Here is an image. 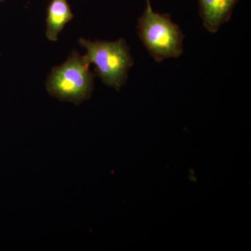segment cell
<instances>
[{"label":"cell","instance_id":"cell-6","mask_svg":"<svg viewBox=\"0 0 251 251\" xmlns=\"http://www.w3.org/2000/svg\"><path fill=\"white\" fill-rule=\"evenodd\" d=\"M4 0H0V1H4Z\"/></svg>","mask_w":251,"mask_h":251},{"label":"cell","instance_id":"cell-3","mask_svg":"<svg viewBox=\"0 0 251 251\" xmlns=\"http://www.w3.org/2000/svg\"><path fill=\"white\" fill-rule=\"evenodd\" d=\"M95 76L85 57L74 51L62 65L52 69L46 89L52 97L62 101L79 105L92 96Z\"/></svg>","mask_w":251,"mask_h":251},{"label":"cell","instance_id":"cell-4","mask_svg":"<svg viewBox=\"0 0 251 251\" xmlns=\"http://www.w3.org/2000/svg\"><path fill=\"white\" fill-rule=\"evenodd\" d=\"M239 0H199L200 16L208 31L216 33L232 17Z\"/></svg>","mask_w":251,"mask_h":251},{"label":"cell","instance_id":"cell-2","mask_svg":"<svg viewBox=\"0 0 251 251\" xmlns=\"http://www.w3.org/2000/svg\"><path fill=\"white\" fill-rule=\"evenodd\" d=\"M79 44L87 50L84 56L86 60L95 66V75L105 85L120 91L125 85L128 71L134 64L129 46L125 39L91 41L81 38Z\"/></svg>","mask_w":251,"mask_h":251},{"label":"cell","instance_id":"cell-1","mask_svg":"<svg viewBox=\"0 0 251 251\" xmlns=\"http://www.w3.org/2000/svg\"><path fill=\"white\" fill-rule=\"evenodd\" d=\"M138 33L149 53L156 62L166 59L178 58L184 52L185 35L170 14L155 12L150 0L138 19Z\"/></svg>","mask_w":251,"mask_h":251},{"label":"cell","instance_id":"cell-5","mask_svg":"<svg viewBox=\"0 0 251 251\" xmlns=\"http://www.w3.org/2000/svg\"><path fill=\"white\" fill-rule=\"evenodd\" d=\"M74 18L67 0H51L46 16V35L51 41H57L66 25Z\"/></svg>","mask_w":251,"mask_h":251}]
</instances>
